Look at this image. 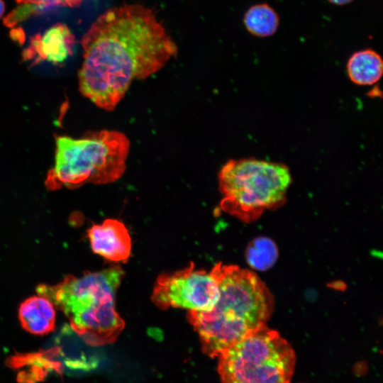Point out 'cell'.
I'll return each mask as SVG.
<instances>
[{"instance_id": "cell-18", "label": "cell", "mask_w": 383, "mask_h": 383, "mask_svg": "<svg viewBox=\"0 0 383 383\" xmlns=\"http://www.w3.org/2000/svg\"><path fill=\"white\" fill-rule=\"evenodd\" d=\"M5 11V4L3 0H0V18L3 16Z\"/></svg>"}, {"instance_id": "cell-6", "label": "cell", "mask_w": 383, "mask_h": 383, "mask_svg": "<svg viewBox=\"0 0 383 383\" xmlns=\"http://www.w3.org/2000/svg\"><path fill=\"white\" fill-rule=\"evenodd\" d=\"M221 383H290L296 355L274 330L263 326L218 355Z\"/></svg>"}, {"instance_id": "cell-13", "label": "cell", "mask_w": 383, "mask_h": 383, "mask_svg": "<svg viewBox=\"0 0 383 383\" xmlns=\"http://www.w3.org/2000/svg\"><path fill=\"white\" fill-rule=\"evenodd\" d=\"M277 257V249L275 244L266 238H260L252 241L246 251L249 265L260 270L270 267L275 262Z\"/></svg>"}, {"instance_id": "cell-17", "label": "cell", "mask_w": 383, "mask_h": 383, "mask_svg": "<svg viewBox=\"0 0 383 383\" xmlns=\"http://www.w3.org/2000/svg\"><path fill=\"white\" fill-rule=\"evenodd\" d=\"M328 1L333 4L342 6V5L349 4L353 0H328Z\"/></svg>"}, {"instance_id": "cell-12", "label": "cell", "mask_w": 383, "mask_h": 383, "mask_svg": "<svg viewBox=\"0 0 383 383\" xmlns=\"http://www.w3.org/2000/svg\"><path fill=\"white\" fill-rule=\"evenodd\" d=\"M249 33L257 37H268L277 31L279 19L277 12L267 4H259L248 9L243 17Z\"/></svg>"}, {"instance_id": "cell-1", "label": "cell", "mask_w": 383, "mask_h": 383, "mask_svg": "<svg viewBox=\"0 0 383 383\" xmlns=\"http://www.w3.org/2000/svg\"><path fill=\"white\" fill-rule=\"evenodd\" d=\"M82 45L79 91L109 111L133 80L157 72L177 53V45L152 10L140 4L106 11L84 34Z\"/></svg>"}, {"instance_id": "cell-8", "label": "cell", "mask_w": 383, "mask_h": 383, "mask_svg": "<svg viewBox=\"0 0 383 383\" xmlns=\"http://www.w3.org/2000/svg\"><path fill=\"white\" fill-rule=\"evenodd\" d=\"M74 43V36L68 26L57 23L43 34L32 36L22 57L23 60L31 62L32 65L43 61L60 64L72 55Z\"/></svg>"}, {"instance_id": "cell-7", "label": "cell", "mask_w": 383, "mask_h": 383, "mask_svg": "<svg viewBox=\"0 0 383 383\" xmlns=\"http://www.w3.org/2000/svg\"><path fill=\"white\" fill-rule=\"evenodd\" d=\"M218 296V286L211 273L196 270L191 262L182 270L161 274L151 300L161 309L174 307L201 311L211 309Z\"/></svg>"}, {"instance_id": "cell-10", "label": "cell", "mask_w": 383, "mask_h": 383, "mask_svg": "<svg viewBox=\"0 0 383 383\" xmlns=\"http://www.w3.org/2000/svg\"><path fill=\"white\" fill-rule=\"evenodd\" d=\"M18 317L22 327L34 335H45L55 328V306L40 295L25 300L19 307Z\"/></svg>"}, {"instance_id": "cell-16", "label": "cell", "mask_w": 383, "mask_h": 383, "mask_svg": "<svg viewBox=\"0 0 383 383\" xmlns=\"http://www.w3.org/2000/svg\"><path fill=\"white\" fill-rule=\"evenodd\" d=\"M11 37L13 40L23 44L25 40V33L21 28L12 29L11 31Z\"/></svg>"}, {"instance_id": "cell-4", "label": "cell", "mask_w": 383, "mask_h": 383, "mask_svg": "<svg viewBox=\"0 0 383 383\" xmlns=\"http://www.w3.org/2000/svg\"><path fill=\"white\" fill-rule=\"evenodd\" d=\"M55 143V165L45 181L48 189L106 184L119 179L126 171L130 141L121 132L89 131L77 139L59 135Z\"/></svg>"}, {"instance_id": "cell-2", "label": "cell", "mask_w": 383, "mask_h": 383, "mask_svg": "<svg viewBox=\"0 0 383 383\" xmlns=\"http://www.w3.org/2000/svg\"><path fill=\"white\" fill-rule=\"evenodd\" d=\"M219 296L209 311H189L187 319L198 333L202 351L218 357L228 348L267 325L274 299L259 277L237 265L217 263L210 272Z\"/></svg>"}, {"instance_id": "cell-11", "label": "cell", "mask_w": 383, "mask_h": 383, "mask_svg": "<svg viewBox=\"0 0 383 383\" xmlns=\"http://www.w3.org/2000/svg\"><path fill=\"white\" fill-rule=\"evenodd\" d=\"M350 79L357 85H372L383 73L381 56L372 49H365L353 53L347 63Z\"/></svg>"}, {"instance_id": "cell-3", "label": "cell", "mask_w": 383, "mask_h": 383, "mask_svg": "<svg viewBox=\"0 0 383 383\" xmlns=\"http://www.w3.org/2000/svg\"><path fill=\"white\" fill-rule=\"evenodd\" d=\"M124 271L119 265L82 277L67 276L55 285H39L47 298L69 319L73 331L88 345L113 343L125 326L116 309L115 295Z\"/></svg>"}, {"instance_id": "cell-9", "label": "cell", "mask_w": 383, "mask_h": 383, "mask_svg": "<svg viewBox=\"0 0 383 383\" xmlns=\"http://www.w3.org/2000/svg\"><path fill=\"white\" fill-rule=\"evenodd\" d=\"M94 252L113 262H126L130 257L131 240L125 225L116 219H106L88 230Z\"/></svg>"}, {"instance_id": "cell-5", "label": "cell", "mask_w": 383, "mask_h": 383, "mask_svg": "<svg viewBox=\"0 0 383 383\" xmlns=\"http://www.w3.org/2000/svg\"><path fill=\"white\" fill-rule=\"evenodd\" d=\"M292 182L284 164L253 157L228 160L218 173L221 208L242 221L257 220L280 207Z\"/></svg>"}, {"instance_id": "cell-14", "label": "cell", "mask_w": 383, "mask_h": 383, "mask_svg": "<svg viewBox=\"0 0 383 383\" xmlns=\"http://www.w3.org/2000/svg\"><path fill=\"white\" fill-rule=\"evenodd\" d=\"M46 8L38 4H23L13 9L4 18V24L9 28H13L18 23L43 11Z\"/></svg>"}, {"instance_id": "cell-15", "label": "cell", "mask_w": 383, "mask_h": 383, "mask_svg": "<svg viewBox=\"0 0 383 383\" xmlns=\"http://www.w3.org/2000/svg\"><path fill=\"white\" fill-rule=\"evenodd\" d=\"M18 4H33L44 7L48 6H67L71 8L78 7L83 0H15Z\"/></svg>"}]
</instances>
